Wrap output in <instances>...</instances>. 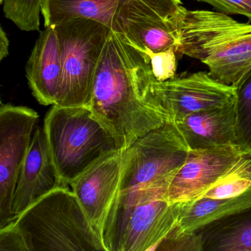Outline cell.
<instances>
[{
  "label": "cell",
  "instance_id": "6da1fadb",
  "mask_svg": "<svg viewBox=\"0 0 251 251\" xmlns=\"http://www.w3.org/2000/svg\"><path fill=\"white\" fill-rule=\"evenodd\" d=\"M154 80L149 56L111 32L95 75L89 108L114 136L119 150L127 149L169 122L142 99Z\"/></svg>",
  "mask_w": 251,
  "mask_h": 251
},
{
  "label": "cell",
  "instance_id": "7a4b0ae2",
  "mask_svg": "<svg viewBox=\"0 0 251 251\" xmlns=\"http://www.w3.org/2000/svg\"><path fill=\"white\" fill-rule=\"evenodd\" d=\"M177 55L199 60L217 81L236 89L251 72V24L227 14L180 6L167 19Z\"/></svg>",
  "mask_w": 251,
  "mask_h": 251
},
{
  "label": "cell",
  "instance_id": "3957f363",
  "mask_svg": "<svg viewBox=\"0 0 251 251\" xmlns=\"http://www.w3.org/2000/svg\"><path fill=\"white\" fill-rule=\"evenodd\" d=\"M189 151L177 124L173 122L151 130L126 150L120 192L107 221L105 237L119 228L136 194L152 191L167 196Z\"/></svg>",
  "mask_w": 251,
  "mask_h": 251
},
{
  "label": "cell",
  "instance_id": "277c9868",
  "mask_svg": "<svg viewBox=\"0 0 251 251\" xmlns=\"http://www.w3.org/2000/svg\"><path fill=\"white\" fill-rule=\"evenodd\" d=\"M13 223L28 251H106L68 186L54 189Z\"/></svg>",
  "mask_w": 251,
  "mask_h": 251
},
{
  "label": "cell",
  "instance_id": "5b68a950",
  "mask_svg": "<svg viewBox=\"0 0 251 251\" xmlns=\"http://www.w3.org/2000/svg\"><path fill=\"white\" fill-rule=\"evenodd\" d=\"M43 127L54 164L66 186L104 155L119 150L114 136L86 106L53 105Z\"/></svg>",
  "mask_w": 251,
  "mask_h": 251
},
{
  "label": "cell",
  "instance_id": "8992f818",
  "mask_svg": "<svg viewBox=\"0 0 251 251\" xmlns=\"http://www.w3.org/2000/svg\"><path fill=\"white\" fill-rule=\"evenodd\" d=\"M181 5L180 0H42V14L45 27L78 17L99 22L145 53L142 33Z\"/></svg>",
  "mask_w": 251,
  "mask_h": 251
},
{
  "label": "cell",
  "instance_id": "52a82bcc",
  "mask_svg": "<svg viewBox=\"0 0 251 251\" xmlns=\"http://www.w3.org/2000/svg\"><path fill=\"white\" fill-rule=\"evenodd\" d=\"M54 27L62 64L56 105L89 108L97 70L112 31L102 23L85 17L72 19Z\"/></svg>",
  "mask_w": 251,
  "mask_h": 251
},
{
  "label": "cell",
  "instance_id": "ba28073f",
  "mask_svg": "<svg viewBox=\"0 0 251 251\" xmlns=\"http://www.w3.org/2000/svg\"><path fill=\"white\" fill-rule=\"evenodd\" d=\"M236 88L217 81L205 72L166 81L154 80L142 97L173 123L193 113L226 106L236 102Z\"/></svg>",
  "mask_w": 251,
  "mask_h": 251
},
{
  "label": "cell",
  "instance_id": "9c48e42d",
  "mask_svg": "<svg viewBox=\"0 0 251 251\" xmlns=\"http://www.w3.org/2000/svg\"><path fill=\"white\" fill-rule=\"evenodd\" d=\"M39 114L11 104L0 108V228L13 223L12 200Z\"/></svg>",
  "mask_w": 251,
  "mask_h": 251
},
{
  "label": "cell",
  "instance_id": "30bf717a",
  "mask_svg": "<svg viewBox=\"0 0 251 251\" xmlns=\"http://www.w3.org/2000/svg\"><path fill=\"white\" fill-rule=\"evenodd\" d=\"M125 155L126 150L106 154L70 183L102 242L108 217L120 192Z\"/></svg>",
  "mask_w": 251,
  "mask_h": 251
},
{
  "label": "cell",
  "instance_id": "8fae6325",
  "mask_svg": "<svg viewBox=\"0 0 251 251\" xmlns=\"http://www.w3.org/2000/svg\"><path fill=\"white\" fill-rule=\"evenodd\" d=\"M245 152L238 144L190 150L169 188L166 199L170 202L200 199L230 171Z\"/></svg>",
  "mask_w": 251,
  "mask_h": 251
},
{
  "label": "cell",
  "instance_id": "7c38bea8",
  "mask_svg": "<svg viewBox=\"0 0 251 251\" xmlns=\"http://www.w3.org/2000/svg\"><path fill=\"white\" fill-rule=\"evenodd\" d=\"M65 186L52 160L45 129L38 127L33 134L13 196V222L41 198Z\"/></svg>",
  "mask_w": 251,
  "mask_h": 251
},
{
  "label": "cell",
  "instance_id": "4fadbf2b",
  "mask_svg": "<svg viewBox=\"0 0 251 251\" xmlns=\"http://www.w3.org/2000/svg\"><path fill=\"white\" fill-rule=\"evenodd\" d=\"M183 205L166 198L139 200L130 213L120 251H152L177 224Z\"/></svg>",
  "mask_w": 251,
  "mask_h": 251
},
{
  "label": "cell",
  "instance_id": "5bb4252c",
  "mask_svg": "<svg viewBox=\"0 0 251 251\" xmlns=\"http://www.w3.org/2000/svg\"><path fill=\"white\" fill-rule=\"evenodd\" d=\"M32 94L43 105H56L62 76L61 49L54 26L41 32L26 65Z\"/></svg>",
  "mask_w": 251,
  "mask_h": 251
},
{
  "label": "cell",
  "instance_id": "9a60e30c",
  "mask_svg": "<svg viewBox=\"0 0 251 251\" xmlns=\"http://www.w3.org/2000/svg\"><path fill=\"white\" fill-rule=\"evenodd\" d=\"M176 123L190 150L237 144L236 102L193 113Z\"/></svg>",
  "mask_w": 251,
  "mask_h": 251
},
{
  "label": "cell",
  "instance_id": "2e32d148",
  "mask_svg": "<svg viewBox=\"0 0 251 251\" xmlns=\"http://www.w3.org/2000/svg\"><path fill=\"white\" fill-rule=\"evenodd\" d=\"M202 251H251V207L196 230Z\"/></svg>",
  "mask_w": 251,
  "mask_h": 251
},
{
  "label": "cell",
  "instance_id": "e0dca14e",
  "mask_svg": "<svg viewBox=\"0 0 251 251\" xmlns=\"http://www.w3.org/2000/svg\"><path fill=\"white\" fill-rule=\"evenodd\" d=\"M251 207V188L237 196L202 198L183 202L177 225L182 230L195 232L205 225Z\"/></svg>",
  "mask_w": 251,
  "mask_h": 251
},
{
  "label": "cell",
  "instance_id": "ac0fdd59",
  "mask_svg": "<svg viewBox=\"0 0 251 251\" xmlns=\"http://www.w3.org/2000/svg\"><path fill=\"white\" fill-rule=\"evenodd\" d=\"M251 188V155L245 152L218 183L201 198H226L237 196Z\"/></svg>",
  "mask_w": 251,
  "mask_h": 251
},
{
  "label": "cell",
  "instance_id": "d6986e66",
  "mask_svg": "<svg viewBox=\"0 0 251 251\" xmlns=\"http://www.w3.org/2000/svg\"><path fill=\"white\" fill-rule=\"evenodd\" d=\"M237 144L251 155V72L237 89Z\"/></svg>",
  "mask_w": 251,
  "mask_h": 251
},
{
  "label": "cell",
  "instance_id": "ffe728a7",
  "mask_svg": "<svg viewBox=\"0 0 251 251\" xmlns=\"http://www.w3.org/2000/svg\"><path fill=\"white\" fill-rule=\"evenodd\" d=\"M140 41L146 54L159 52L173 48L177 50V39L167 19L147 28L142 33Z\"/></svg>",
  "mask_w": 251,
  "mask_h": 251
},
{
  "label": "cell",
  "instance_id": "44dd1931",
  "mask_svg": "<svg viewBox=\"0 0 251 251\" xmlns=\"http://www.w3.org/2000/svg\"><path fill=\"white\" fill-rule=\"evenodd\" d=\"M202 250L201 236L196 231H183L177 224L152 251H202Z\"/></svg>",
  "mask_w": 251,
  "mask_h": 251
},
{
  "label": "cell",
  "instance_id": "7402d4cb",
  "mask_svg": "<svg viewBox=\"0 0 251 251\" xmlns=\"http://www.w3.org/2000/svg\"><path fill=\"white\" fill-rule=\"evenodd\" d=\"M151 59L152 73L157 81L162 82L176 77L178 59L176 48H173L159 52H148Z\"/></svg>",
  "mask_w": 251,
  "mask_h": 251
},
{
  "label": "cell",
  "instance_id": "603a6c76",
  "mask_svg": "<svg viewBox=\"0 0 251 251\" xmlns=\"http://www.w3.org/2000/svg\"><path fill=\"white\" fill-rule=\"evenodd\" d=\"M225 14L245 16L251 20V0H198Z\"/></svg>",
  "mask_w": 251,
  "mask_h": 251
},
{
  "label": "cell",
  "instance_id": "cb8c5ba5",
  "mask_svg": "<svg viewBox=\"0 0 251 251\" xmlns=\"http://www.w3.org/2000/svg\"><path fill=\"white\" fill-rule=\"evenodd\" d=\"M0 251H28L23 235L14 223L0 228Z\"/></svg>",
  "mask_w": 251,
  "mask_h": 251
},
{
  "label": "cell",
  "instance_id": "d4e9b609",
  "mask_svg": "<svg viewBox=\"0 0 251 251\" xmlns=\"http://www.w3.org/2000/svg\"><path fill=\"white\" fill-rule=\"evenodd\" d=\"M8 48H9V41L7 37L6 33L1 27L0 29V60L1 61L8 56Z\"/></svg>",
  "mask_w": 251,
  "mask_h": 251
},
{
  "label": "cell",
  "instance_id": "484cf974",
  "mask_svg": "<svg viewBox=\"0 0 251 251\" xmlns=\"http://www.w3.org/2000/svg\"><path fill=\"white\" fill-rule=\"evenodd\" d=\"M2 2H3V0H0V4H2Z\"/></svg>",
  "mask_w": 251,
  "mask_h": 251
}]
</instances>
